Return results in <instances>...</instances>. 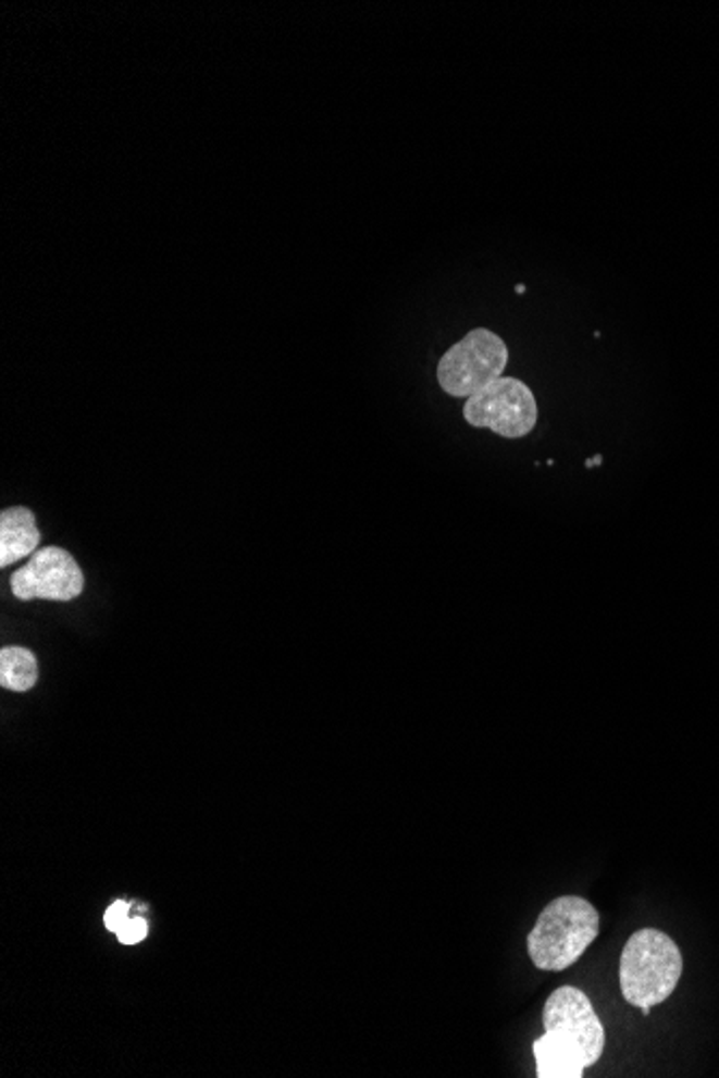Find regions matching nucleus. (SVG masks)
<instances>
[{"mask_svg":"<svg viewBox=\"0 0 719 1078\" xmlns=\"http://www.w3.org/2000/svg\"><path fill=\"white\" fill-rule=\"evenodd\" d=\"M602 919L597 908L578 895L551 900L528 934V954L541 971H565L599 937Z\"/></svg>","mask_w":719,"mask_h":1078,"instance_id":"obj_1","label":"nucleus"},{"mask_svg":"<svg viewBox=\"0 0 719 1078\" xmlns=\"http://www.w3.org/2000/svg\"><path fill=\"white\" fill-rule=\"evenodd\" d=\"M683 974L679 945L664 932L644 928L629 937L620 956V992L635 1007L664 1003Z\"/></svg>","mask_w":719,"mask_h":1078,"instance_id":"obj_2","label":"nucleus"},{"mask_svg":"<svg viewBox=\"0 0 719 1078\" xmlns=\"http://www.w3.org/2000/svg\"><path fill=\"white\" fill-rule=\"evenodd\" d=\"M509 364L507 343L492 330L479 327L455 343L437 364L439 388L455 398H470L500 380Z\"/></svg>","mask_w":719,"mask_h":1078,"instance_id":"obj_3","label":"nucleus"},{"mask_svg":"<svg viewBox=\"0 0 719 1078\" xmlns=\"http://www.w3.org/2000/svg\"><path fill=\"white\" fill-rule=\"evenodd\" d=\"M543 1027L584 1068L595 1066L604 1055L606 1029L580 988L562 986L549 994L543 1005Z\"/></svg>","mask_w":719,"mask_h":1078,"instance_id":"obj_4","label":"nucleus"},{"mask_svg":"<svg viewBox=\"0 0 719 1078\" xmlns=\"http://www.w3.org/2000/svg\"><path fill=\"white\" fill-rule=\"evenodd\" d=\"M463 418L470 426L492 429L505 439H519L534 431L538 407L523 382L500 377L466 400Z\"/></svg>","mask_w":719,"mask_h":1078,"instance_id":"obj_5","label":"nucleus"},{"mask_svg":"<svg viewBox=\"0 0 719 1078\" xmlns=\"http://www.w3.org/2000/svg\"><path fill=\"white\" fill-rule=\"evenodd\" d=\"M11 592L20 600H59L70 603L85 590V573L78 560L63 547L48 545L11 575Z\"/></svg>","mask_w":719,"mask_h":1078,"instance_id":"obj_6","label":"nucleus"},{"mask_svg":"<svg viewBox=\"0 0 719 1078\" xmlns=\"http://www.w3.org/2000/svg\"><path fill=\"white\" fill-rule=\"evenodd\" d=\"M41 532L35 512L26 506H11L0 512V567L7 569L39 552Z\"/></svg>","mask_w":719,"mask_h":1078,"instance_id":"obj_7","label":"nucleus"},{"mask_svg":"<svg viewBox=\"0 0 719 1078\" xmlns=\"http://www.w3.org/2000/svg\"><path fill=\"white\" fill-rule=\"evenodd\" d=\"M39 666L33 650L22 646H7L0 650V686L26 693L37 685Z\"/></svg>","mask_w":719,"mask_h":1078,"instance_id":"obj_8","label":"nucleus"},{"mask_svg":"<svg viewBox=\"0 0 719 1078\" xmlns=\"http://www.w3.org/2000/svg\"><path fill=\"white\" fill-rule=\"evenodd\" d=\"M536 1057V1077L538 1078H582L584 1066L558 1042H554L547 1033H543L532 1044Z\"/></svg>","mask_w":719,"mask_h":1078,"instance_id":"obj_9","label":"nucleus"},{"mask_svg":"<svg viewBox=\"0 0 719 1078\" xmlns=\"http://www.w3.org/2000/svg\"><path fill=\"white\" fill-rule=\"evenodd\" d=\"M147 932H149V926H147L145 917H129L125 921V926L116 932V939L123 945H136L140 941H145Z\"/></svg>","mask_w":719,"mask_h":1078,"instance_id":"obj_10","label":"nucleus"},{"mask_svg":"<svg viewBox=\"0 0 719 1078\" xmlns=\"http://www.w3.org/2000/svg\"><path fill=\"white\" fill-rule=\"evenodd\" d=\"M129 917H132V913H129V904H127V902H123V900H116V902H112V904L108 906V910H106V915H103V924H106V928H108L112 934H116V932L125 926V921H127Z\"/></svg>","mask_w":719,"mask_h":1078,"instance_id":"obj_11","label":"nucleus"},{"mask_svg":"<svg viewBox=\"0 0 719 1078\" xmlns=\"http://www.w3.org/2000/svg\"><path fill=\"white\" fill-rule=\"evenodd\" d=\"M602 463H604V457L602 455H595L593 457V466H602Z\"/></svg>","mask_w":719,"mask_h":1078,"instance_id":"obj_12","label":"nucleus"},{"mask_svg":"<svg viewBox=\"0 0 719 1078\" xmlns=\"http://www.w3.org/2000/svg\"><path fill=\"white\" fill-rule=\"evenodd\" d=\"M515 292H517V294H525V285H517V287H515Z\"/></svg>","mask_w":719,"mask_h":1078,"instance_id":"obj_13","label":"nucleus"}]
</instances>
